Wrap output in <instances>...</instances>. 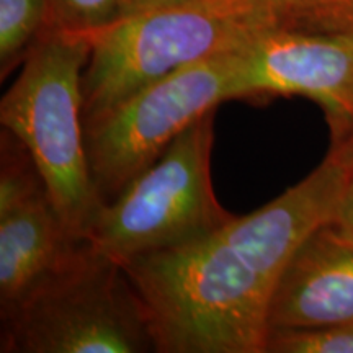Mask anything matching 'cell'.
<instances>
[{
	"instance_id": "4fadbf2b",
	"label": "cell",
	"mask_w": 353,
	"mask_h": 353,
	"mask_svg": "<svg viewBox=\"0 0 353 353\" xmlns=\"http://www.w3.org/2000/svg\"><path fill=\"white\" fill-rule=\"evenodd\" d=\"M265 353H353V321L319 329L272 330Z\"/></svg>"
},
{
	"instance_id": "6da1fadb",
	"label": "cell",
	"mask_w": 353,
	"mask_h": 353,
	"mask_svg": "<svg viewBox=\"0 0 353 353\" xmlns=\"http://www.w3.org/2000/svg\"><path fill=\"white\" fill-rule=\"evenodd\" d=\"M348 152L332 144L301 182L175 249L123 265L143 299L159 353H265L270 304L301 242L335 219Z\"/></svg>"
},
{
	"instance_id": "5bb4252c",
	"label": "cell",
	"mask_w": 353,
	"mask_h": 353,
	"mask_svg": "<svg viewBox=\"0 0 353 353\" xmlns=\"http://www.w3.org/2000/svg\"><path fill=\"white\" fill-rule=\"evenodd\" d=\"M337 144L347 149L350 162H348L345 188H343V195H342L341 205H339V211H337V216H335V221H337L341 226L353 232V143H337Z\"/></svg>"
},
{
	"instance_id": "9c48e42d",
	"label": "cell",
	"mask_w": 353,
	"mask_h": 353,
	"mask_svg": "<svg viewBox=\"0 0 353 353\" xmlns=\"http://www.w3.org/2000/svg\"><path fill=\"white\" fill-rule=\"evenodd\" d=\"M79 241L46 187L0 205V316L54 270Z\"/></svg>"
},
{
	"instance_id": "277c9868",
	"label": "cell",
	"mask_w": 353,
	"mask_h": 353,
	"mask_svg": "<svg viewBox=\"0 0 353 353\" xmlns=\"http://www.w3.org/2000/svg\"><path fill=\"white\" fill-rule=\"evenodd\" d=\"M2 319V353L157 352L144 303L121 263L87 239Z\"/></svg>"
},
{
	"instance_id": "3957f363",
	"label": "cell",
	"mask_w": 353,
	"mask_h": 353,
	"mask_svg": "<svg viewBox=\"0 0 353 353\" xmlns=\"http://www.w3.org/2000/svg\"><path fill=\"white\" fill-rule=\"evenodd\" d=\"M88 54L85 33L48 28L0 103L2 130L28 149L57 213L82 239L105 205L92 179L83 134Z\"/></svg>"
},
{
	"instance_id": "2e32d148",
	"label": "cell",
	"mask_w": 353,
	"mask_h": 353,
	"mask_svg": "<svg viewBox=\"0 0 353 353\" xmlns=\"http://www.w3.org/2000/svg\"><path fill=\"white\" fill-rule=\"evenodd\" d=\"M132 12L141 10V8H148L154 6H161V3H169V2H179V0H130Z\"/></svg>"
},
{
	"instance_id": "52a82bcc",
	"label": "cell",
	"mask_w": 353,
	"mask_h": 353,
	"mask_svg": "<svg viewBox=\"0 0 353 353\" xmlns=\"http://www.w3.org/2000/svg\"><path fill=\"white\" fill-rule=\"evenodd\" d=\"M237 100L301 95L324 110L332 139L353 121V39L267 25L236 48Z\"/></svg>"
},
{
	"instance_id": "ba28073f",
	"label": "cell",
	"mask_w": 353,
	"mask_h": 353,
	"mask_svg": "<svg viewBox=\"0 0 353 353\" xmlns=\"http://www.w3.org/2000/svg\"><path fill=\"white\" fill-rule=\"evenodd\" d=\"M353 321V232L332 219L301 242L273 293L272 330L319 329Z\"/></svg>"
},
{
	"instance_id": "5b68a950",
	"label": "cell",
	"mask_w": 353,
	"mask_h": 353,
	"mask_svg": "<svg viewBox=\"0 0 353 353\" xmlns=\"http://www.w3.org/2000/svg\"><path fill=\"white\" fill-rule=\"evenodd\" d=\"M214 117L216 110L193 123L101 206L85 232L92 247L125 265L200 239L232 218L219 205L211 180Z\"/></svg>"
},
{
	"instance_id": "e0dca14e",
	"label": "cell",
	"mask_w": 353,
	"mask_h": 353,
	"mask_svg": "<svg viewBox=\"0 0 353 353\" xmlns=\"http://www.w3.org/2000/svg\"><path fill=\"white\" fill-rule=\"evenodd\" d=\"M337 143H353V121L350 123V126L347 128L342 136H339L337 139H332V144H337Z\"/></svg>"
},
{
	"instance_id": "8992f818",
	"label": "cell",
	"mask_w": 353,
	"mask_h": 353,
	"mask_svg": "<svg viewBox=\"0 0 353 353\" xmlns=\"http://www.w3.org/2000/svg\"><path fill=\"white\" fill-rule=\"evenodd\" d=\"M236 48L185 65L83 121L88 167L103 203L120 195L193 123L223 101L237 100Z\"/></svg>"
},
{
	"instance_id": "7c38bea8",
	"label": "cell",
	"mask_w": 353,
	"mask_h": 353,
	"mask_svg": "<svg viewBox=\"0 0 353 353\" xmlns=\"http://www.w3.org/2000/svg\"><path fill=\"white\" fill-rule=\"evenodd\" d=\"M278 25L353 39V0H299Z\"/></svg>"
},
{
	"instance_id": "7a4b0ae2",
	"label": "cell",
	"mask_w": 353,
	"mask_h": 353,
	"mask_svg": "<svg viewBox=\"0 0 353 353\" xmlns=\"http://www.w3.org/2000/svg\"><path fill=\"white\" fill-rule=\"evenodd\" d=\"M273 23L276 13L257 0H179L134 10L85 33L90 54L82 79L83 121Z\"/></svg>"
},
{
	"instance_id": "30bf717a",
	"label": "cell",
	"mask_w": 353,
	"mask_h": 353,
	"mask_svg": "<svg viewBox=\"0 0 353 353\" xmlns=\"http://www.w3.org/2000/svg\"><path fill=\"white\" fill-rule=\"evenodd\" d=\"M50 26V0H0V77L23 64Z\"/></svg>"
},
{
	"instance_id": "9a60e30c",
	"label": "cell",
	"mask_w": 353,
	"mask_h": 353,
	"mask_svg": "<svg viewBox=\"0 0 353 353\" xmlns=\"http://www.w3.org/2000/svg\"><path fill=\"white\" fill-rule=\"evenodd\" d=\"M257 2H260V3H262V6L268 7V8H270V10L275 12L276 17H278V20H280L281 17H283L285 13L288 12L290 8L294 6V3L299 2V0H257Z\"/></svg>"
},
{
	"instance_id": "8fae6325",
	"label": "cell",
	"mask_w": 353,
	"mask_h": 353,
	"mask_svg": "<svg viewBox=\"0 0 353 353\" xmlns=\"http://www.w3.org/2000/svg\"><path fill=\"white\" fill-rule=\"evenodd\" d=\"M132 12L130 0H50V26L90 33Z\"/></svg>"
}]
</instances>
